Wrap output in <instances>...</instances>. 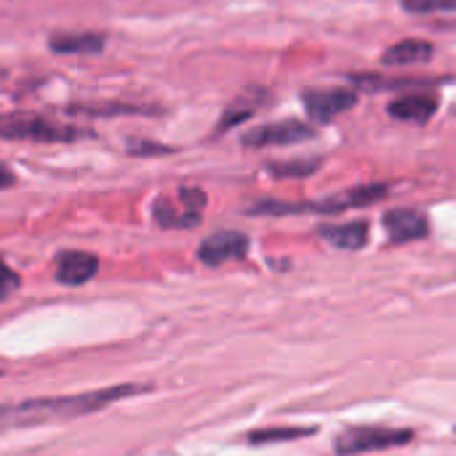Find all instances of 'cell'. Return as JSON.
<instances>
[{
  "label": "cell",
  "mask_w": 456,
  "mask_h": 456,
  "mask_svg": "<svg viewBox=\"0 0 456 456\" xmlns=\"http://www.w3.org/2000/svg\"><path fill=\"white\" fill-rule=\"evenodd\" d=\"M315 136V128L299 123V120H281V123H267L259 128H251L243 134L246 147H283V144H299Z\"/></svg>",
  "instance_id": "obj_5"
},
{
  "label": "cell",
  "mask_w": 456,
  "mask_h": 456,
  "mask_svg": "<svg viewBox=\"0 0 456 456\" xmlns=\"http://www.w3.org/2000/svg\"><path fill=\"white\" fill-rule=\"evenodd\" d=\"M147 390H150L147 385H115V387L77 393L67 398H35V401H21V403H0V428H19V425H37V422L96 414L123 398L142 395Z\"/></svg>",
  "instance_id": "obj_1"
},
{
  "label": "cell",
  "mask_w": 456,
  "mask_h": 456,
  "mask_svg": "<svg viewBox=\"0 0 456 456\" xmlns=\"http://www.w3.org/2000/svg\"><path fill=\"white\" fill-rule=\"evenodd\" d=\"M19 286H21L19 275H16L8 265H3V262H0V302H3V299H8Z\"/></svg>",
  "instance_id": "obj_19"
},
{
  "label": "cell",
  "mask_w": 456,
  "mask_h": 456,
  "mask_svg": "<svg viewBox=\"0 0 456 456\" xmlns=\"http://www.w3.org/2000/svg\"><path fill=\"white\" fill-rule=\"evenodd\" d=\"M318 166H321V160H318V158H313V160L270 163L267 168H270V174H273V176H278V179H297V176H310V174H315V171H318Z\"/></svg>",
  "instance_id": "obj_16"
},
{
  "label": "cell",
  "mask_w": 456,
  "mask_h": 456,
  "mask_svg": "<svg viewBox=\"0 0 456 456\" xmlns=\"http://www.w3.org/2000/svg\"><path fill=\"white\" fill-rule=\"evenodd\" d=\"M107 45L102 32H64L51 37V51L56 53H99Z\"/></svg>",
  "instance_id": "obj_14"
},
{
  "label": "cell",
  "mask_w": 456,
  "mask_h": 456,
  "mask_svg": "<svg viewBox=\"0 0 456 456\" xmlns=\"http://www.w3.org/2000/svg\"><path fill=\"white\" fill-rule=\"evenodd\" d=\"M305 107L310 112V118L315 120H331L347 110L355 107L358 96L350 88H315V91H305Z\"/></svg>",
  "instance_id": "obj_7"
},
{
  "label": "cell",
  "mask_w": 456,
  "mask_h": 456,
  "mask_svg": "<svg viewBox=\"0 0 456 456\" xmlns=\"http://www.w3.org/2000/svg\"><path fill=\"white\" fill-rule=\"evenodd\" d=\"M414 441L411 430H390V428H353L345 430L337 444L334 452L339 456H361L369 452H385V449H398Z\"/></svg>",
  "instance_id": "obj_4"
},
{
  "label": "cell",
  "mask_w": 456,
  "mask_h": 456,
  "mask_svg": "<svg viewBox=\"0 0 456 456\" xmlns=\"http://www.w3.org/2000/svg\"><path fill=\"white\" fill-rule=\"evenodd\" d=\"M248 254V238L235 230H222L206 238L198 248V259L208 267H219L232 259H243Z\"/></svg>",
  "instance_id": "obj_6"
},
{
  "label": "cell",
  "mask_w": 456,
  "mask_h": 456,
  "mask_svg": "<svg viewBox=\"0 0 456 456\" xmlns=\"http://www.w3.org/2000/svg\"><path fill=\"white\" fill-rule=\"evenodd\" d=\"M433 43L428 40H401L395 45H390L382 53V61L387 67H406V64H425L433 56Z\"/></svg>",
  "instance_id": "obj_12"
},
{
  "label": "cell",
  "mask_w": 456,
  "mask_h": 456,
  "mask_svg": "<svg viewBox=\"0 0 456 456\" xmlns=\"http://www.w3.org/2000/svg\"><path fill=\"white\" fill-rule=\"evenodd\" d=\"M128 152L131 155H168V152H174V147H166L158 142H131Z\"/></svg>",
  "instance_id": "obj_20"
},
{
  "label": "cell",
  "mask_w": 456,
  "mask_h": 456,
  "mask_svg": "<svg viewBox=\"0 0 456 456\" xmlns=\"http://www.w3.org/2000/svg\"><path fill=\"white\" fill-rule=\"evenodd\" d=\"M385 195H387V184H366V187H355V190H347L342 195L326 198L321 203L262 200V203L251 206V214H273V216H283V214H339V211H347V208L371 206V203L382 200Z\"/></svg>",
  "instance_id": "obj_2"
},
{
  "label": "cell",
  "mask_w": 456,
  "mask_h": 456,
  "mask_svg": "<svg viewBox=\"0 0 456 456\" xmlns=\"http://www.w3.org/2000/svg\"><path fill=\"white\" fill-rule=\"evenodd\" d=\"M16 184V176H13V171L11 168H5V166H0V190H5V187H13Z\"/></svg>",
  "instance_id": "obj_21"
},
{
  "label": "cell",
  "mask_w": 456,
  "mask_h": 456,
  "mask_svg": "<svg viewBox=\"0 0 456 456\" xmlns=\"http://www.w3.org/2000/svg\"><path fill=\"white\" fill-rule=\"evenodd\" d=\"M69 112H83V115H152L160 110L152 107H134V104H104V107H69Z\"/></svg>",
  "instance_id": "obj_17"
},
{
  "label": "cell",
  "mask_w": 456,
  "mask_h": 456,
  "mask_svg": "<svg viewBox=\"0 0 456 456\" xmlns=\"http://www.w3.org/2000/svg\"><path fill=\"white\" fill-rule=\"evenodd\" d=\"M387 112L398 120H409V123H428L436 112H438V99L430 94H409V96H398L395 102H390Z\"/></svg>",
  "instance_id": "obj_10"
},
{
  "label": "cell",
  "mask_w": 456,
  "mask_h": 456,
  "mask_svg": "<svg viewBox=\"0 0 456 456\" xmlns=\"http://www.w3.org/2000/svg\"><path fill=\"white\" fill-rule=\"evenodd\" d=\"M152 216L160 227H174V230H187V227H195L200 224V214H192L190 208H184L176 200L171 198H158L155 206H152Z\"/></svg>",
  "instance_id": "obj_13"
},
{
  "label": "cell",
  "mask_w": 456,
  "mask_h": 456,
  "mask_svg": "<svg viewBox=\"0 0 456 456\" xmlns=\"http://www.w3.org/2000/svg\"><path fill=\"white\" fill-rule=\"evenodd\" d=\"M385 230L390 235L393 243H409V240H419L430 232L428 216L422 211L414 208H393L385 214Z\"/></svg>",
  "instance_id": "obj_9"
},
{
  "label": "cell",
  "mask_w": 456,
  "mask_h": 456,
  "mask_svg": "<svg viewBox=\"0 0 456 456\" xmlns=\"http://www.w3.org/2000/svg\"><path fill=\"white\" fill-rule=\"evenodd\" d=\"M401 5L411 13H433V11H456V0H401Z\"/></svg>",
  "instance_id": "obj_18"
},
{
  "label": "cell",
  "mask_w": 456,
  "mask_h": 456,
  "mask_svg": "<svg viewBox=\"0 0 456 456\" xmlns=\"http://www.w3.org/2000/svg\"><path fill=\"white\" fill-rule=\"evenodd\" d=\"M99 273V259L88 251H61L56 256V281L61 286H83Z\"/></svg>",
  "instance_id": "obj_8"
},
{
  "label": "cell",
  "mask_w": 456,
  "mask_h": 456,
  "mask_svg": "<svg viewBox=\"0 0 456 456\" xmlns=\"http://www.w3.org/2000/svg\"><path fill=\"white\" fill-rule=\"evenodd\" d=\"M313 428H273V430H256L248 436L251 444H281V441H297L313 436Z\"/></svg>",
  "instance_id": "obj_15"
},
{
  "label": "cell",
  "mask_w": 456,
  "mask_h": 456,
  "mask_svg": "<svg viewBox=\"0 0 456 456\" xmlns=\"http://www.w3.org/2000/svg\"><path fill=\"white\" fill-rule=\"evenodd\" d=\"M91 136L86 128L75 126H59L45 118L35 115H13L0 118V139H27V142H77Z\"/></svg>",
  "instance_id": "obj_3"
},
{
  "label": "cell",
  "mask_w": 456,
  "mask_h": 456,
  "mask_svg": "<svg viewBox=\"0 0 456 456\" xmlns=\"http://www.w3.org/2000/svg\"><path fill=\"white\" fill-rule=\"evenodd\" d=\"M321 238L329 240L334 248L358 251L369 240V222H345V224H321Z\"/></svg>",
  "instance_id": "obj_11"
}]
</instances>
